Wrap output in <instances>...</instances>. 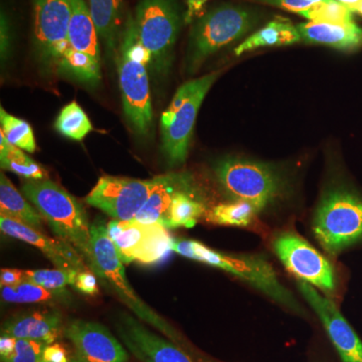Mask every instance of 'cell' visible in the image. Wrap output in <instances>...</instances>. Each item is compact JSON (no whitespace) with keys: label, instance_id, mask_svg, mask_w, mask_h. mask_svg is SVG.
<instances>
[{"label":"cell","instance_id":"cell-24","mask_svg":"<svg viewBox=\"0 0 362 362\" xmlns=\"http://www.w3.org/2000/svg\"><path fill=\"white\" fill-rule=\"evenodd\" d=\"M0 213L42 230V218L4 173L0 175Z\"/></svg>","mask_w":362,"mask_h":362},{"label":"cell","instance_id":"cell-12","mask_svg":"<svg viewBox=\"0 0 362 362\" xmlns=\"http://www.w3.org/2000/svg\"><path fill=\"white\" fill-rule=\"evenodd\" d=\"M107 230L123 263L139 262L145 265L160 263L173 251V239L159 223L112 221Z\"/></svg>","mask_w":362,"mask_h":362},{"label":"cell","instance_id":"cell-11","mask_svg":"<svg viewBox=\"0 0 362 362\" xmlns=\"http://www.w3.org/2000/svg\"><path fill=\"white\" fill-rule=\"evenodd\" d=\"M272 247L283 266L298 281L321 290L326 296L337 292V274L330 262L296 233H278Z\"/></svg>","mask_w":362,"mask_h":362},{"label":"cell","instance_id":"cell-15","mask_svg":"<svg viewBox=\"0 0 362 362\" xmlns=\"http://www.w3.org/2000/svg\"><path fill=\"white\" fill-rule=\"evenodd\" d=\"M298 288L305 300L323 324L333 346L342 362H362V341L342 316L335 304L310 284L298 281Z\"/></svg>","mask_w":362,"mask_h":362},{"label":"cell","instance_id":"cell-3","mask_svg":"<svg viewBox=\"0 0 362 362\" xmlns=\"http://www.w3.org/2000/svg\"><path fill=\"white\" fill-rule=\"evenodd\" d=\"M117 62L124 113L137 134L147 136L153 122L147 74L150 58L136 35L132 16L126 21Z\"/></svg>","mask_w":362,"mask_h":362},{"label":"cell","instance_id":"cell-32","mask_svg":"<svg viewBox=\"0 0 362 362\" xmlns=\"http://www.w3.org/2000/svg\"><path fill=\"white\" fill-rule=\"evenodd\" d=\"M313 23H331V25H354V13L337 0H324L311 8L298 13Z\"/></svg>","mask_w":362,"mask_h":362},{"label":"cell","instance_id":"cell-1","mask_svg":"<svg viewBox=\"0 0 362 362\" xmlns=\"http://www.w3.org/2000/svg\"><path fill=\"white\" fill-rule=\"evenodd\" d=\"M21 192L57 238L75 247L90 268V226L82 204L49 180L26 181Z\"/></svg>","mask_w":362,"mask_h":362},{"label":"cell","instance_id":"cell-37","mask_svg":"<svg viewBox=\"0 0 362 362\" xmlns=\"http://www.w3.org/2000/svg\"><path fill=\"white\" fill-rule=\"evenodd\" d=\"M0 282L1 287H13L25 282V271L16 269H2L0 272Z\"/></svg>","mask_w":362,"mask_h":362},{"label":"cell","instance_id":"cell-7","mask_svg":"<svg viewBox=\"0 0 362 362\" xmlns=\"http://www.w3.org/2000/svg\"><path fill=\"white\" fill-rule=\"evenodd\" d=\"M216 180L233 201L250 202L262 211L280 199L286 189L284 176L270 164L240 157H226L214 168Z\"/></svg>","mask_w":362,"mask_h":362},{"label":"cell","instance_id":"cell-39","mask_svg":"<svg viewBox=\"0 0 362 362\" xmlns=\"http://www.w3.org/2000/svg\"><path fill=\"white\" fill-rule=\"evenodd\" d=\"M337 1L349 7L354 13H358L362 16V0H337Z\"/></svg>","mask_w":362,"mask_h":362},{"label":"cell","instance_id":"cell-19","mask_svg":"<svg viewBox=\"0 0 362 362\" xmlns=\"http://www.w3.org/2000/svg\"><path fill=\"white\" fill-rule=\"evenodd\" d=\"M194 187V178L189 173H175L156 176L148 199L136 214L134 220L139 223H159L164 226L169 207L176 194Z\"/></svg>","mask_w":362,"mask_h":362},{"label":"cell","instance_id":"cell-38","mask_svg":"<svg viewBox=\"0 0 362 362\" xmlns=\"http://www.w3.org/2000/svg\"><path fill=\"white\" fill-rule=\"evenodd\" d=\"M207 0H187V16L190 18H194L199 11L206 4Z\"/></svg>","mask_w":362,"mask_h":362},{"label":"cell","instance_id":"cell-28","mask_svg":"<svg viewBox=\"0 0 362 362\" xmlns=\"http://www.w3.org/2000/svg\"><path fill=\"white\" fill-rule=\"evenodd\" d=\"M70 294L66 289L49 290L30 282L7 287H1V298L9 303H45L68 299Z\"/></svg>","mask_w":362,"mask_h":362},{"label":"cell","instance_id":"cell-35","mask_svg":"<svg viewBox=\"0 0 362 362\" xmlns=\"http://www.w3.org/2000/svg\"><path fill=\"white\" fill-rule=\"evenodd\" d=\"M74 287L84 294L96 295L99 293L96 275L90 269L78 272Z\"/></svg>","mask_w":362,"mask_h":362},{"label":"cell","instance_id":"cell-14","mask_svg":"<svg viewBox=\"0 0 362 362\" xmlns=\"http://www.w3.org/2000/svg\"><path fill=\"white\" fill-rule=\"evenodd\" d=\"M153 185L154 178L141 180L102 176L85 201L114 220L132 221L148 199Z\"/></svg>","mask_w":362,"mask_h":362},{"label":"cell","instance_id":"cell-18","mask_svg":"<svg viewBox=\"0 0 362 362\" xmlns=\"http://www.w3.org/2000/svg\"><path fill=\"white\" fill-rule=\"evenodd\" d=\"M0 230L8 237L37 247L57 269L77 272L90 269L80 252L70 244L59 239H52L20 221L0 214Z\"/></svg>","mask_w":362,"mask_h":362},{"label":"cell","instance_id":"cell-8","mask_svg":"<svg viewBox=\"0 0 362 362\" xmlns=\"http://www.w3.org/2000/svg\"><path fill=\"white\" fill-rule=\"evenodd\" d=\"M312 230L330 256L362 242L361 197L345 188L328 190L317 207Z\"/></svg>","mask_w":362,"mask_h":362},{"label":"cell","instance_id":"cell-16","mask_svg":"<svg viewBox=\"0 0 362 362\" xmlns=\"http://www.w3.org/2000/svg\"><path fill=\"white\" fill-rule=\"evenodd\" d=\"M116 328L125 346L142 362H194L180 347L147 329L130 314L121 313Z\"/></svg>","mask_w":362,"mask_h":362},{"label":"cell","instance_id":"cell-21","mask_svg":"<svg viewBox=\"0 0 362 362\" xmlns=\"http://www.w3.org/2000/svg\"><path fill=\"white\" fill-rule=\"evenodd\" d=\"M90 16L108 57L118 52L126 21L125 0H88Z\"/></svg>","mask_w":362,"mask_h":362},{"label":"cell","instance_id":"cell-26","mask_svg":"<svg viewBox=\"0 0 362 362\" xmlns=\"http://www.w3.org/2000/svg\"><path fill=\"white\" fill-rule=\"evenodd\" d=\"M0 164L4 170L16 173L28 180H47V173L28 154L7 141L0 132Z\"/></svg>","mask_w":362,"mask_h":362},{"label":"cell","instance_id":"cell-36","mask_svg":"<svg viewBox=\"0 0 362 362\" xmlns=\"http://www.w3.org/2000/svg\"><path fill=\"white\" fill-rule=\"evenodd\" d=\"M45 362H71L69 358L68 354L61 345L52 344L47 345L45 347L44 354H42V361Z\"/></svg>","mask_w":362,"mask_h":362},{"label":"cell","instance_id":"cell-30","mask_svg":"<svg viewBox=\"0 0 362 362\" xmlns=\"http://www.w3.org/2000/svg\"><path fill=\"white\" fill-rule=\"evenodd\" d=\"M54 128L64 137L75 141H82L94 129L89 117L75 101L62 109L54 122Z\"/></svg>","mask_w":362,"mask_h":362},{"label":"cell","instance_id":"cell-40","mask_svg":"<svg viewBox=\"0 0 362 362\" xmlns=\"http://www.w3.org/2000/svg\"><path fill=\"white\" fill-rule=\"evenodd\" d=\"M40 362H45V361H40Z\"/></svg>","mask_w":362,"mask_h":362},{"label":"cell","instance_id":"cell-6","mask_svg":"<svg viewBox=\"0 0 362 362\" xmlns=\"http://www.w3.org/2000/svg\"><path fill=\"white\" fill-rule=\"evenodd\" d=\"M220 75V71H214L187 81L178 88L162 113V149L170 165H180L187 160L199 108Z\"/></svg>","mask_w":362,"mask_h":362},{"label":"cell","instance_id":"cell-27","mask_svg":"<svg viewBox=\"0 0 362 362\" xmlns=\"http://www.w3.org/2000/svg\"><path fill=\"white\" fill-rule=\"evenodd\" d=\"M259 213L258 207L250 202L233 201L207 209L206 220L221 226H247Z\"/></svg>","mask_w":362,"mask_h":362},{"label":"cell","instance_id":"cell-4","mask_svg":"<svg viewBox=\"0 0 362 362\" xmlns=\"http://www.w3.org/2000/svg\"><path fill=\"white\" fill-rule=\"evenodd\" d=\"M90 269L95 275L106 282L109 288L118 295L119 299L138 318L149 323L173 341L180 344L181 338L175 328L145 304L131 287L126 277L122 259L103 221L90 226Z\"/></svg>","mask_w":362,"mask_h":362},{"label":"cell","instance_id":"cell-33","mask_svg":"<svg viewBox=\"0 0 362 362\" xmlns=\"http://www.w3.org/2000/svg\"><path fill=\"white\" fill-rule=\"evenodd\" d=\"M78 273L77 271L62 269L25 271V281L49 290L66 289V286L75 284Z\"/></svg>","mask_w":362,"mask_h":362},{"label":"cell","instance_id":"cell-34","mask_svg":"<svg viewBox=\"0 0 362 362\" xmlns=\"http://www.w3.org/2000/svg\"><path fill=\"white\" fill-rule=\"evenodd\" d=\"M251 1L278 7V8L298 14L311 8L312 6L324 0H251Z\"/></svg>","mask_w":362,"mask_h":362},{"label":"cell","instance_id":"cell-9","mask_svg":"<svg viewBox=\"0 0 362 362\" xmlns=\"http://www.w3.org/2000/svg\"><path fill=\"white\" fill-rule=\"evenodd\" d=\"M132 21L150 64L156 73L165 74L182 21L177 0H140Z\"/></svg>","mask_w":362,"mask_h":362},{"label":"cell","instance_id":"cell-2","mask_svg":"<svg viewBox=\"0 0 362 362\" xmlns=\"http://www.w3.org/2000/svg\"><path fill=\"white\" fill-rule=\"evenodd\" d=\"M173 251L185 258L228 272L278 304L296 313L304 314V309L296 298L281 283L275 269L264 257L225 254L192 240H173Z\"/></svg>","mask_w":362,"mask_h":362},{"label":"cell","instance_id":"cell-23","mask_svg":"<svg viewBox=\"0 0 362 362\" xmlns=\"http://www.w3.org/2000/svg\"><path fill=\"white\" fill-rule=\"evenodd\" d=\"M302 42L297 25L282 16H276L261 30H257L235 49V56L240 57L247 52L262 47H285Z\"/></svg>","mask_w":362,"mask_h":362},{"label":"cell","instance_id":"cell-20","mask_svg":"<svg viewBox=\"0 0 362 362\" xmlns=\"http://www.w3.org/2000/svg\"><path fill=\"white\" fill-rule=\"evenodd\" d=\"M63 330L65 329L59 312L35 311L7 320L2 325L1 335L52 344L61 337Z\"/></svg>","mask_w":362,"mask_h":362},{"label":"cell","instance_id":"cell-22","mask_svg":"<svg viewBox=\"0 0 362 362\" xmlns=\"http://www.w3.org/2000/svg\"><path fill=\"white\" fill-rule=\"evenodd\" d=\"M302 42L306 44L326 45L340 51H352L362 47V28L354 25H331L309 23L297 25Z\"/></svg>","mask_w":362,"mask_h":362},{"label":"cell","instance_id":"cell-29","mask_svg":"<svg viewBox=\"0 0 362 362\" xmlns=\"http://www.w3.org/2000/svg\"><path fill=\"white\" fill-rule=\"evenodd\" d=\"M47 343L1 335L0 361L1 362H40Z\"/></svg>","mask_w":362,"mask_h":362},{"label":"cell","instance_id":"cell-10","mask_svg":"<svg viewBox=\"0 0 362 362\" xmlns=\"http://www.w3.org/2000/svg\"><path fill=\"white\" fill-rule=\"evenodd\" d=\"M71 21L69 49L61 70L78 81L95 86L101 80L99 35L90 16L88 0H69Z\"/></svg>","mask_w":362,"mask_h":362},{"label":"cell","instance_id":"cell-25","mask_svg":"<svg viewBox=\"0 0 362 362\" xmlns=\"http://www.w3.org/2000/svg\"><path fill=\"white\" fill-rule=\"evenodd\" d=\"M204 202L197 194L195 187L181 190L171 202L164 226L166 228H192L206 216Z\"/></svg>","mask_w":362,"mask_h":362},{"label":"cell","instance_id":"cell-5","mask_svg":"<svg viewBox=\"0 0 362 362\" xmlns=\"http://www.w3.org/2000/svg\"><path fill=\"white\" fill-rule=\"evenodd\" d=\"M259 21V13L246 6L221 4L207 11L190 32L188 70L194 73L209 57L251 32Z\"/></svg>","mask_w":362,"mask_h":362},{"label":"cell","instance_id":"cell-13","mask_svg":"<svg viewBox=\"0 0 362 362\" xmlns=\"http://www.w3.org/2000/svg\"><path fill=\"white\" fill-rule=\"evenodd\" d=\"M69 0H33V42L45 68L61 70L69 49Z\"/></svg>","mask_w":362,"mask_h":362},{"label":"cell","instance_id":"cell-31","mask_svg":"<svg viewBox=\"0 0 362 362\" xmlns=\"http://www.w3.org/2000/svg\"><path fill=\"white\" fill-rule=\"evenodd\" d=\"M0 124H1L0 132L4 135L7 141L30 153L35 151L37 142H35V134L30 124L26 121L11 115L1 107Z\"/></svg>","mask_w":362,"mask_h":362},{"label":"cell","instance_id":"cell-17","mask_svg":"<svg viewBox=\"0 0 362 362\" xmlns=\"http://www.w3.org/2000/svg\"><path fill=\"white\" fill-rule=\"evenodd\" d=\"M81 362H127V352L105 326L73 320L64 330Z\"/></svg>","mask_w":362,"mask_h":362}]
</instances>
